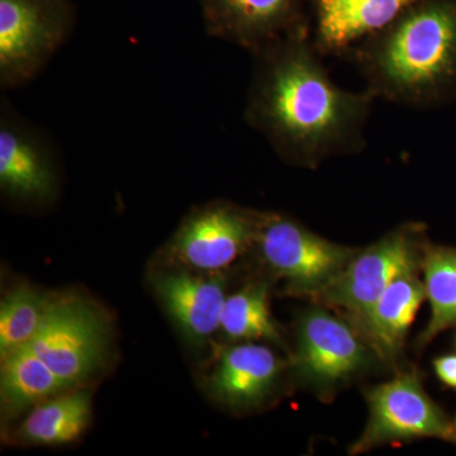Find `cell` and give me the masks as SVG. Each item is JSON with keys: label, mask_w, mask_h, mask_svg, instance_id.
I'll use <instances>...</instances> for the list:
<instances>
[{"label": "cell", "mask_w": 456, "mask_h": 456, "mask_svg": "<svg viewBox=\"0 0 456 456\" xmlns=\"http://www.w3.org/2000/svg\"><path fill=\"white\" fill-rule=\"evenodd\" d=\"M311 31L297 33L253 55L245 121L293 167L317 169L367 147L374 102L332 80Z\"/></svg>", "instance_id": "6da1fadb"}, {"label": "cell", "mask_w": 456, "mask_h": 456, "mask_svg": "<svg viewBox=\"0 0 456 456\" xmlns=\"http://www.w3.org/2000/svg\"><path fill=\"white\" fill-rule=\"evenodd\" d=\"M375 99L415 110L456 101V0H419L344 55Z\"/></svg>", "instance_id": "7a4b0ae2"}, {"label": "cell", "mask_w": 456, "mask_h": 456, "mask_svg": "<svg viewBox=\"0 0 456 456\" xmlns=\"http://www.w3.org/2000/svg\"><path fill=\"white\" fill-rule=\"evenodd\" d=\"M425 224L410 222L387 233L351 259L314 301L341 311L362 336L375 303L404 270L421 268Z\"/></svg>", "instance_id": "3957f363"}, {"label": "cell", "mask_w": 456, "mask_h": 456, "mask_svg": "<svg viewBox=\"0 0 456 456\" xmlns=\"http://www.w3.org/2000/svg\"><path fill=\"white\" fill-rule=\"evenodd\" d=\"M71 0H0V84L13 89L40 74L73 32Z\"/></svg>", "instance_id": "277c9868"}, {"label": "cell", "mask_w": 456, "mask_h": 456, "mask_svg": "<svg viewBox=\"0 0 456 456\" xmlns=\"http://www.w3.org/2000/svg\"><path fill=\"white\" fill-rule=\"evenodd\" d=\"M369 417L364 432L349 449L360 455L387 444L439 439L456 446L448 415L428 395L419 371H402L388 382L368 389Z\"/></svg>", "instance_id": "5b68a950"}, {"label": "cell", "mask_w": 456, "mask_h": 456, "mask_svg": "<svg viewBox=\"0 0 456 456\" xmlns=\"http://www.w3.org/2000/svg\"><path fill=\"white\" fill-rule=\"evenodd\" d=\"M255 246L288 290L314 298L346 268L359 250L335 244L279 213L261 216Z\"/></svg>", "instance_id": "8992f818"}, {"label": "cell", "mask_w": 456, "mask_h": 456, "mask_svg": "<svg viewBox=\"0 0 456 456\" xmlns=\"http://www.w3.org/2000/svg\"><path fill=\"white\" fill-rule=\"evenodd\" d=\"M28 347L71 388H77L97 373L106 360V322L86 299H49Z\"/></svg>", "instance_id": "52a82bcc"}, {"label": "cell", "mask_w": 456, "mask_h": 456, "mask_svg": "<svg viewBox=\"0 0 456 456\" xmlns=\"http://www.w3.org/2000/svg\"><path fill=\"white\" fill-rule=\"evenodd\" d=\"M374 356L349 321L335 316L325 305L302 314L293 362L298 377L316 391L334 392L367 370Z\"/></svg>", "instance_id": "ba28073f"}, {"label": "cell", "mask_w": 456, "mask_h": 456, "mask_svg": "<svg viewBox=\"0 0 456 456\" xmlns=\"http://www.w3.org/2000/svg\"><path fill=\"white\" fill-rule=\"evenodd\" d=\"M261 216L230 202L207 204L183 221L170 251L189 268L220 273L255 246Z\"/></svg>", "instance_id": "9c48e42d"}, {"label": "cell", "mask_w": 456, "mask_h": 456, "mask_svg": "<svg viewBox=\"0 0 456 456\" xmlns=\"http://www.w3.org/2000/svg\"><path fill=\"white\" fill-rule=\"evenodd\" d=\"M312 0H200L207 35L251 56L299 32L311 31Z\"/></svg>", "instance_id": "30bf717a"}, {"label": "cell", "mask_w": 456, "mask_h": 456, "mask_svg": "<svg viewBox=\"0 0 456 456\" xmlns=\"http://www.w3.org/2000/svg\"><path fill=\"white\" fill-rule=\"evenodd\" d=\"M46 141L9 110L0 116V188L26 203L49 202L57 191L53 156Z\"/></svg>", "instance_id": "8fae6325"}, {"label": "cell", "mask_w": 456, "mask_h": 456, "mask_svg": "<svg viewBox=\"0 0 456 456\" xmlns=\"http://www.w3.org/2000/svg\"><path fill=\"white\" fill-rule=\"evenodd\" d=\"M419 0H312L311 36L321 55L344 56Z\"/></svg>", "instance_id": "7c38bea8"}, {"label": "cell", "mask_w": 456, "mask_h": 456, "mask_svg": "<svg viewBox=\"0 0 456 456\" xmlns=\"http://www.w3.org/2000/svg\"><path fill=\"white\" fill-rule=\"evenodd\" d=\"M283 362L265 345L245 342L222 351L211 377L212 391L232 407H250L268 397Z\"/></svg>", "instance_id": "4fadbf2b"}, {"label": "cell", "mask_w": 456, "mask_h": 456, "mask_svg": "<svg viewBox=\"0 0 456 456\" xmlns=\"http://www.w3.org/2000/svg\"><path fill=\"white\" fill-rule=\"evenodd\" d=\"M419 270L407 269L395 277L375 303L362 332V340L383 362H395L398 358L417 312L428 299Z\"/></svg>", "instance_id": "5bb4252c"}, {"label": "cell", "mask_w": 456, "mask_h": 456, "mask_svg": "<svg viewBox=\"0 0 456 456\" xmlns=\"http://www.w3.org/2000/svg\"><path fill=\"white\" fill-rule=\"evenodd\" d=\"M156 290L167 314L193 340H206L217 332L226 302L224 281L175 273L159 278Z\"/></svg>", "instance_id": "9a60e30c"}, {"label": "cell", "mask_w": 456, "mask_h": 456, "mask_svg": "<svg viewBox=\"0 0 456 456\" xmlns=\"http://www.w3.org/2000/svg\"><path fill=\"white\" fill-rule=\"evenodd\" d=\"M70 389L75 388L64 382L28 346L2 356L0 406L3 419H14Z\"/></svg>", "instance_id": "2e32d148"}, {"label": "cell", "mask_w": 456, "mask_h": 456, "mask_svg": "<svg viewBox=\"0 0 456 456\" xmlns=\"http://www.w3.org/2000/svg\"><path fill=\"white\" fill-rule=\"evenodd\" d=\"M90 415L89 393L70 389L33 407L14 431V440L44 446L73 443L88 428Z\"/></svg>", "instance_id": "e0dca14e"}, {"label": "cell", "mask_w": 456, "mask_h": 456, "mask_svg": "<svg viewBox=\"0 0 456 456\" xmlns=\"http://www.w3.org/2000/svg\"><path fill=\"white\" fill-rule=\"evenodd\" d=\"M426 298L431 317L419 338V346L456 326V248L426 242L421 257Z\"/></svg>", "instance_id": "ac0fdd59"}, {"label": "cell", "mask_w": 456, "mask_h": 456, "mask_svg": "<svg viewBox=\"0 0 456 456\" xmlns=\"http://www.w3.org/2000/svg\"><path fill=\"white\" fill-rule=\"evenodd\" d=\"M220 330L232 340H266L283 345L269 305V287L255 283L227 296Z\"/></svg>", "instance_id": "d6986e66"}, {"label": "cell", "mask_w": 456, "mask_h": 456, "mask_svg": "<svg viewBox=\"0 0 456 456\" xmlns=\"http://www.w3.org/2000/svg\"><path fill=\"white\" fill-rule=\"evenodd\" d=\"M47 301L32 288L18 287L0 305V356L28 346L46 311Z\"/></svg>", "instance_id": "ffe728a7"}, {"label": "cell", "mask_w": 456, "mask_h": 456, "mask_svg": "<svg viewBox=\"0 0 456 456\" xmlns=\"http://www.w3.org/2000/svg\"><path fill=\"white\" fill-rule=\"evenodd\" d=\"M434 369L436 377L444 386L456 389V354L435 359Z\"/></svg>", "instance_id": "44dd1931"}, {"label": "cell", "mask_w": 456, "mask_h": 456, "mask_svg": "<svg viewBox=\"0 0 456 456\" xmlns=\"http://www.w3.org/2000/svg\"><path fill=\"white\" fill-rule=\"evenodd\" d=\"M452 425H454V428H455V431H456V416H455L454 421H452Z\"/></svg>", "instance_id": "7402d4cb"}]
</instances>
